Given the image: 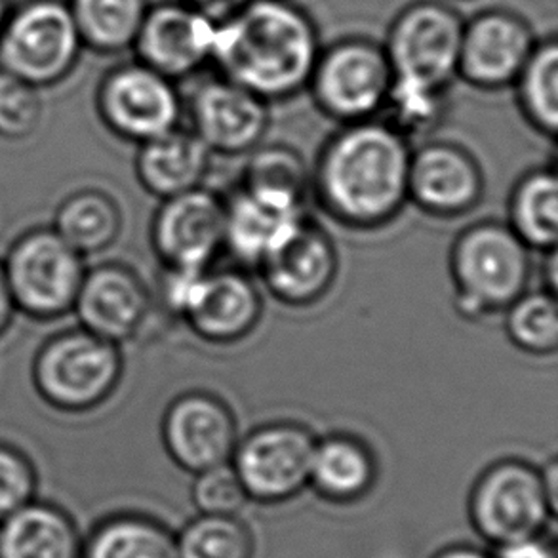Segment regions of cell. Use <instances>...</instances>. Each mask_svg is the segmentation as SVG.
I'll use <instances>...</instances> for the list:
<instances>
[{
    "instance_id": "cell-35",
    "label": "cell",
    "mask_w": 558,
    "mask_h": 558,
    "mask_svg": "<svg viewBox=\"0 0 558 558\" xmlns=\"http://www.w3.org/2000/svg\"><path fill=\"white\" fill-rule=\"evenodd\" d=\"M38 475L17 446L0 442V522L37 499Z\"/></svg>"
},
{
    "instance_id": "cell-23",
    "label": "cell",
    "mask_w": 558,
    "mask_h": 558,
    "mask_svg": "<svg viewBox=\"0 0 558 558\" xmlns=\"http://www.w3.org/2000/svg\"><path fill=\"white\" fill-rule=\"evenodd\" d=\"M83 536L63 507L33 499L0 522V558H81Z\"/></svg>"
},
{
    "instance_id": "cell-4",
    "label": "cell",
    "mask_w": 558,
    "mask_h": 558,
    "mask_svg": "<svg viewBox=\"0 0 558 558\" xmlns=\"http://www.w3.org/2000/svg\"><path fill=\"white\" fill-rule=\"evenodd\" d=\"M122 371L117 343L76 326L53 333L38 348L31 379L48 407L63 414H86L113 397Z\"/></svg>"
},
{
    "instance_id": "cell-41",
    "label": "cell",
    "mask_w": 558,
    "mask_h": 558,
    "mask_svg": "<svg viewBox=\"0 0 558 558\" xmlns=\"http://www.w3.org/2000/svg\"><path fill=\"white\" fill-rule=\"evenodd\" d=\"M10 0H0V27H2V23L7 20L8 12H10Z\"/></svg>"
},
{
    "instance_id": "cell-33",
    "label": "cell",
    "mask_w": 558,
    "mask_h": 558,
    "mask_svg": "<svg viewBox=\"0 0 558 558\" xmlns=\"http://www.w3.org/2000/svg\"><path fill=\"white\" fill-rule=\"evenodd\" d=\"M446 96L448 90H433L395 81L384 111L377 119L412 142L427 136L440 124L446 114Z\"/></svg>"
},
{
    "instance_id": "cell-18",
    "label": "cell",
    "mask_w": 558,
    "mask_h": 558,
    "mask_svg": "<svg viewBox=\"0 0 558 558\" xmlns=\"http://www.w3.org/2000/svg\"><path fill=\"white\" fill-rule=\"evenodd\" d=\"M256 269L275 300L292 307H307L332 288L338 275V252L325 229L305 218Z\"/></svg>"
},
{
    "instance_id": "cell-26",
    "label": "cell",
    "mask_w": 558,
    "mask_h": 558,
    "mask_svg": "<svg viewBox=\"0 0 558 558\" xmlns=\"http://www.w3.org/2000/svg\"><path fill=\"white\" fill-rule=\"evenodd\" d=\"M81 558H178L175 537L140 513L109 514L83 539Z\"/></svg>"
},
{
    "instance_id": "cell-9",
    "label": "cell",
    "mask_w": 558,
    "mask_h": 558,
    "mask_svg": "<svg viewBox=\"0 0 558 558\" xmlns=\"http://www.w3.org/2000/svg\"><path fill=\"white\" fill-rule=\"evenodd\" d=\"M463 22L442 0H414L402 8L384 40L395 81L448 90L458 78Z\"/></svg>"
},
{
    "instance_id": "cell-25",
    "label": "cell",
    "mask_w": 558,
    "mask_h": 558,
    "mask_svg": "<svg viewBox=\"0 0 558 558\" xmlns=\"http://www.w3.org/2000/svg\"><path fill=\"white\" fill-rule=\"evenodd\" d=\"M376 475L374 453L359 438L332 435L317 440L310 484L323 498L336 504L356 501L372 490Z\"/></svg>"
},
{
    "instance_id": "cell-5",
    "label": "cell",
    "mask_w": 558,
    "mask_h": 558,
    "mask_svg": "<svg viewBox=\"0 0 558 558\" xmlns=\"http://www.w3.org/2000/svg\"><path fill=\"white\" fill-rule=\"evenodd\" d=\"M160 300L201 340L229 345L256 330L264 300L242 271L165 267Z\"/></svg>"
},
{
    "instance_id": "cell-1",
    "label": "cell",
    "mask_w": 558,
    "mask_h": 558,
    "mask_svg": "<svg viewBox=\"0 0 558 558\" xmlns=\"http://www.w3.org/2000/svg\"><path fill=\"white\" fill-rule=\"evenodd\" d=\"M320 48L317 23L292 0H250L216 25L211 63L271 104L307 90Z\"/></svg>"
},
{
    "instance_id": "cell-24",
    "label": "cell",
    "mask_w": 558,
    "mask_h": 558,
    "mask_svg": "<svg viewBox=\"0 0 558 558\" xmlns=\"http://www.w3.org/2000/svg\"><path fill=\"white\" fill-rule=\"evenodd\" d=\"M50 227L81 256H98L121 236V206L104 189H76L58 204Z\"/></svg>"
},
{
    "instance_id": "cell-16",
    "label": "cell",
    "mask_w": 558,
    "mask_h": 558,
    "mask_svg": "<svg viewBox=\"0 0 558 558\" xmlns=\"http://www.w3.org/2000/svg\"><path fill=\"white\" fill-rule=\"evenodd\" d=\"M191 130L211 153L244 155L269 129V104L226 76L196 84L187 101Z\"/></svg>"
},
{
    "instance_id": "cell-19",
    "label": "cell",
    "mask_w": 558,
    "mask_h": 558,
    "mask_svg": "<svg viewBox=\"0 0 558 558\" xmlns=\"http://www.w3.org/2000/svg\"><path fill=\"white\" fill-rule=\"evenodd\" d=\"M149 307L151 295L136 271L101 264L86 269L73 313L81 328L121 345L142 330Z\"/></svg>"
},
{
    "instance_id": "cell-3",
    "label": "cell",
    "mask_w": 558,
    "mask_h": 558,
    "mask_svg": "<svg viewBox=\"0 0 558 558\" xmlns=\"http://www.w3.org/2000/svg\"><path fill=\"white\" fill-rule=\"evenodd\" d=\"M450 271L456 311L465 320H483L506 311L526 292L532 275L530 248L511 227L483 221L453 242Z\"/></svg>"
},
{
    "instance_id": "cell-34",
    "label": "cell",
    "mask_w": 558,
    "mask_h": 558,
    "mask_svg": "<svg viewBox=\"0 0 558 558\" xmlns=\"http://www.w3.org/2000/svg\"><path fill=\"white\" fill-rule=\"evenodd\" d=\"M40 88L0 69V137L25 142L37 134L45 117Z\"/></svg>"
},
{
    "instance_id": "cell-28",
    "label": "cell",
    "mask_w": 558,
    "mask_h": 558,
    "mask_svg": "<svg viewBox=\"0 0 558 558\" xmlns=\"http://www.w3.org/2000/svg\"><path fill=\"white\" fill-rule=\"evenodd\" d=\"M509 227L530 250H557L558 180L555 170H534L517 183L509 203Z\"/></svg>"
},
{
    "instance_id": "cell-31",
    "label": "cell",
    "mask_w": 558,
    "mask_h": 558,
    "mask_svg": "<svg viewBox=\"0 0 558 558\" xmlns=\"http://www.w3.org/2000/svg\"><path fill=\"white\" fill-rule=\"evenodd\" d=\"M509 340L530 355H555L558 349L557 294L524 292L506 310Z\"/></svg>"
},
{
    "instance_id": "cell-39",
    "label": "cell",
    "mask_w": 558,
    "mask_h": 558,
    "mask_svg": "<svg viewBox=\"0 0 558 558\" xmlns=\"http://www.w3.org/2000/svg\"><path fill=\"white\" fill-rule=\"evenodd\" d=\"M14 302H12V295L8 290L7 277L2 271V264H0V338L8 332V328L12 326V320L15 317Z\"/></svg>"
},
{
    "instance_id": "cell-14",
    "label": "cell",
    "mask_w": 558,
    "mask_h": 558,
    "mask_svg": "<svg viewBox=\"0 0 558 558\" xmlns=\"http://www.w3.org/2000/svg\"><path fill=\"white\" fill-rule=\"evenodd\" d=\"M151 242L162 267L208 269L226 248V201L208 189H191L160 203Z\"/></svg>"
},
{
    "instance_id": "cell-38",
    "label": "cell",
    "mask_w": 558,
    "mask_h": 558,
    "mask_svg": "<svg viewBox=\"0 0 558 558\" xmlns=\"http://www.w3.org/2000/svg\"><path fill=\"white\" fill-rule=\"evenodd\" d=\"M183 2L218 25L226 22L227 17L236 14L250 0H183Z\"/></svg>"
},
{
    "instance_id": "cell-40",
    "label": "cell",
    "mask_w": 558,
    "mask_h": 558,
    "mask_svg": "<svg viewBox=\"0 0 558 558\" xmlns=\"http://www.w3.org/2000/svg\"><path fill=\"white\" fill-rule=\"evenodd\" d=\"M435 558H496L488 555V553L481 551L476 547H468V545H456V547H448L445 551L438 553Z\"/></svg>"
},
{
    "instance_id": "cell-2",
    "label": "cell",
    "mask_w": 558,
    "mask_h": 558,
    "mask_svg": "<svg viewBox=\"0 0 558 558\" xmlns=\"http://www.w3.org/2000/svg\"><path fill=\"white\" fill-rule=\"evenodd\" d=\"M410 157V142L381 119L349 122L320 153L313 187L336 221L376 229L408 203Z\"/></svg>"
},
{
    "instance_id": "cell-22",
    "label": "cell",
    "mask_w": 558,
    "mask_h": 558,
    "mask_svg": "<svg viewBox=\"0 0 558 558\" xmlns=\"http://www.w3.org/2000/svg\"><path fill=\"white\" fill-rule=\"evenodd\" d=\"M211 151L193 130H170L140 145L136 174L147 193L160 201L201 187Z\"/></svg>"
},
{
    "instance_id": "cell-6",
    "label": "cell",
    "mask_w": 558,
    "mask_h": 558,
    "mask_svg": "<svg viewBox=\"0 0 558 558\" xmlns=\"http://www.w3.org/2000/svg\"><path fill=\"white\" fill-rule=\"evenodd\" d=\"M83 52L68 0H23L0 27V69L40 90L73 75Z\"/></svg>"
},
{
    "instance_id": "cell-7",
    "label": "cell",
    "mask_w": 558,
    "mask_h": 558,
    "mask_svg": "<svg viewBox=\"0 0 558 558\" xmlns=\"http://www.w3.org/2000/svg\"><path fill=\"white\" fill-rule=\"evenodd\" d=\"M2 264L17 313L33 320H58L73 313L86 275V257L52 227H33L8 248Z\"/></svg>"
},
{
    "instance_id": "cell-11",
    "label": "cell",
    "mask_w": 558,
    "mask_h": 558,
    "mask_svg": "<svg viewBox=\"0 0 558 558\" xmlns=\"http://www.w3.org/2000/svg\"><path fill=\"white\" fill-rule=\"evenodd\" d=\"M96 111L111 134L142 145L180 126L183 101L175 81L134 60L99 81Z\"/></svg>"
},
{
    "instance_id": "cell-32",
    "label": "cell",
    "mask_w": 558,
    "mask_h": 558,
    "mask_svg": "<svg viewBox=\"0 0 558 558\" xmlns=\"http://www.w3.org/2000/svg\"><path fill=\"white\" fill-rule=\"evenodd\" d=\"M178 558H254V537L234 514H201L175 537Z\"/></svg>"
},
{
    "instance_id": "cell-29",
    "label": "cell",
    "mask_w": 558,
    "mask_h": 558,
    "mask_svg": "<svg viewBox=\"0 0 558 558\" xmlns=\"http://www.w3.org/2000/svg\"><path fill=\"white\" fill-rule=\"evenodd\" d=\"M517 101L532 129L555 137L558 130V40L555 35L537 40L521 75L514 81Z\"/></svg>"
},
{
    "instance_id": "cell-21",
    "label": "cell",
    "mask_w": 558,
    "mask_h": 558,
    "mask_svg": "<svg viewBox=\"0 0 558 558\" xmlns=\"http://www.w3.org/2000/svg\"><path fill=\"white\" fill-rule=\"evenodd\" d=\"M305 218L303 204L241 185L226 201V248L241 264L257 267Z\"/></svg>"
},
{
    "instance_id": "cell-36",
    "label": "cell",
    "mask_w": 558,
    "mask_h": 558,
    "mask_svg": "<svg viewBox=\"0 0 558 558\" xmlns=\"http://www.w3.org/2000/svg\"><path fill=\"white\" fill-rule=\"evenodd\" d=\"M193 501L201 514H236L248 501V494L233 465L223 463L196 473Z\"/></svg>"
},
{
    "instance_id": "cell-27",
    "label": "cell",
    "mask_w": 558,
    "mask_h": 558,
    "mask_svg": "<svg viewBox=\"0 0 558 558\" xmlns=\"http://www.w3.org/2000/svg\"><path fill=\"white\" fill-rule=\"evenodd\" d=\"M84 50L101 56L129 52L134 46L149 0H68Z\"/></svg>"
},
{
    "instance_id": "cell-13",
    "label": "cell",
    "mask_w": 558,
    "mask_h": 558,
    "mask_svg": "<svg viewBox=\"0 0 558 558\" xmlns=\"http://www.w3.org/2000/svg\"><path fill=\"white\" fill-rule=\"evenodd\" d=\"M537 40L532 23L519 12L481 10L463 22L458 78L478 90L513 88Z\"/></svg>"
},
{
    "instance_id": "cell-37",
    "label": "cell",
    "mask_w": 558,
    "mask_h": 558,
    "mask_svg": "<svg viewBox=\"0 0 558 558\" xmlns=\"http://www.w3.org/2000/svg\"><path fill=\"white\" fill-rule=\"evenodd\" d=\"M496 558H557L555 545L545 537L534 536L511 544L498 545Z\"/></svg>"
},
{
    "instance_id": "cell-30",
    "label": "cell",
    "mask_w": 558,
    "mask_h": 558,
    "mask_svg": "<svg viewBox=\"0 0 558 558\" xmlns=\"http://www.w3.org/2000/svg\"><path fill=\"white\" fill-rule=\"evenodd\" d=\"M242 187L264 195L303 204L310 189V172L302 155L287 145H257L252 149Z\"/></svg>"
},
{
    "instance_id": "cell-8",
    "label": "cell",
    "mask_w": 558,
    "mask_h": 558,
    "mask_svg": "<svg viewBox=\"0 0 558 558\" xmlns=\"http://www.w3.org/2000/svg\"><path fill=\"white\" fill-rule=\"evenodd\" d=\"M392 83L384 43L355 35L320 48L307 90L326 117L349 124L377 119Z\"/></svg>"
},
{
    "instance_id": "cell-20",
    "label": "cell",
    "mask_w": 558,
    "mask_h": 558,
    "mask_svg": "<svg viewBox=\"0 0 558 558\" xmlns=\"http://www.w3.org/2000/svg\"><path fill=\"white\" fill-rule=\"evenodd\" d=\"M484 180L473 155L450 142H430L412 151L408 201L438 218L473 210L483 196Z\"/></svg>"
},
{
    "instance_id": "cell-17",
    "label": "cell",
    "mask_w": 558,
    "mask_h": 558,
    "mask_svg": "<svg viewBox=\"0 0 558 558\" xmlns=\"http://www.w3.org/2000/svg\"><path fill=\"white\" fill-rule=\"evenodd\" d=\"M162 440L170 458L196 475L231 461L239 430L223 400L208 392H185L162 417Z\"/></svg>"
},
{
    "instance_id": "cell-12",
    "label": "cell",
    "mask_w": 558,
    "mask_h": 558,
    "mask_svg": "<svg viewBox=\"0 0 558 558\" xmlns=\"http://www.w3.org/2000/svg\"><path fill=\"white\" fill-rule=\"evenodd\" d=\"M317 438L300 423H267L234 448L233 468L248 498L280 504L310 484Z\"/></svg>"
},
{
    "instance_id": "cell-15",
    "label": "cell",
    "mask_w": 558,
    "mask_h": 558,
    "mask_svg": "<svg viewBox=\"0 0 558 558\" xmlns=\"http://www.w3.org/2000/svg\"><path fill=\"white\" fill-rule=\"evenodd\" d=\"M216 23L185 4H151L132 50L136 60L180 83L211 63Z\"/></svg>"
},
{
    "instance_id": "cell-10",
    "label": "cell",
    "mask_w": 558,
    "mask_h": 558,
    "mask_svg": "<svg viewBox=\"0 0 558 558\" xmlns=\"http://www.w3.org/2000/svg\"><path fill=\"white\" fill-rule=\"evenodd\" d=\"M557 506L539 469L526 461L504 460L486 469L476 481L469 511L484 539L506 545L542 536L555 519Z\"/></svg>"
}]
</instances>
